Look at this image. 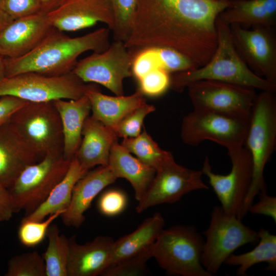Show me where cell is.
Masks as SVG:
<instances>
[{
  "label": "cell",
  "mask_w": 276,
  "mask_h": 276,
  "mask_svg": "<svg viewBox=\"0 0 276 276\" xmlns=\"http://www.w3.org/2000/svg\"><path fill=\"white\" fill-rule=\"evenodd\" d=\"M231 0H137L129 50L168 48L198 67L211 59L217 44L216 21Z\"/></svg>",
  "instance_id": "cell-1"
},
{
  "label": "cell",
  "mask_w": 276,
  "mask_h": 276,
  "mask_svg": "<svg viewBox=\"0 0 276 276\" xmlns=\"http://www.w3.org/2000/svg\"><path fill=\"white\" fill-rule=\"evenodd\" d=\"M110 30L100 28L84 35L71 37L55 28L33 51L17 58L5 59L6 77L26 72L58 76L72 72L78 57L88 51L107 50Z\"/></svg>",
  "instance_id": "cell-2"
},
{
  "label": "cell",
  "mask_w": 276,
  "mask_h": 276,
  "mask_svg": "<svg viewBox=\"0 0 276 276\" xmlns=\"http://www.w3.org/2000/svg\"><path fill=\"white\" fill-rule=\"evenodd\" d=\"M216 28L217 44L211 59L203 66L172 73L170 88L181 92L194 82L212 80L275 93L276 84L254 73L241 57L233 42L230 26L217 17Z\"/></svg>",
  "instance_id": "cell-3"
},
{
  "label": "cell",
  "mask_w": 276,
  "mask_h": 276,
  "mask_svg": "<svg viewBox=\"0 0 276 276\" xmlns=\"http://www.w3.org/2000/svg\"><path fill=\"white\" fill-rule=\"evenodd\" d=\"M250 153L252 178L240 214L242 219L256 196L267 192L264 170L276 146V97L274 92L262 91L257 95L251 107L244 145Z\"/></svg>",
  "instance_id": "cell-4"
},
{
  "label": "cell",
  "mask_w": 276,
  "mask_h": 276,
  "mask_svg": "<svg viewBox=\"0 0 276 276\" xmlns=\"http://www.w3.org/2000/svg\"><path fill=\"white\" fill-rule=\"evenodd\" d=\"M204 243L196 227L176 225L163 228L150 250L168 275L212 276L201 263Z\"/></svg>",
  "instance_id": "cell-5"
},
{
  "label": "cell",
  "mask_w": 276,
  "mask_h": 276,
  "mask_svg": "<svg viewBox=\"0 0 276 276\" xmlns=\"http://www.w3.org/2000/svg\"><path fill=\"white\" fill-rule=\"evenodd\" d=\"M9 121L40 160L48 155H63L62 123L53 101L28 102Z\"/></svg>",
  "instance_id": "cell-6"
},
{
  "label": "cell",
  "mask_w": 276,
  "mask_h": 276,
  "mask_svg": "<svg viewBox=\"0 0 276 276\" xmlns=\"http://www.w3.org/2000/svg\"><path fill=\"white\" fill-rule=\"evenodd\" d=\"M249 122L250 115L194 108L183 118L181 138L191 146L209 140L233 150L244 146Z\"/></svg>",
  "instance_id": "cell-7"
},
{
  "label": "cell",
  "mask_w": 276,
  "mask_h": 276,
  "mask_svg": "<svg viewBox=\"0 0 276 276\" xmlns=\"http://www.w3.org/2000/svg\"><path fill=\"white\" fill-rule=\"evenodd\" d=\"M71 162L63 155H48L27 167L8 188L14 213L27 216L36 210L65 176Z\"/></svg>",
  "instance_id": "cell-8"
},
{
  "label": "cell",
  "mask_w": 276,
  "mask_h": 276,
  "mask_svg": "<svg viewBox=\"0 0 276 276\" xmlns=\"http://www.w3.org/2000/svg\"><path fill=\"white\" fill-rule=\"evenodd\" d=\"M203 234L206 241L201 263L212 275L237 248L259 240L258 232L244 225L235 215L226 213L221 206L213 209L210 225Z\"/></svg>",
  "instance_id": "cell-9"
},
{
  "label": "cell",
  "mask_w": 276,
  "mask_h": 276,
  "mask_svg": "<svg viewBox=\"0 0 276 276\" xmlns=\"http://www.w3.org/2000/svg\"><path fill=\"white\" fill-rule=\"evenodd\" d=\"M87 84L73 72L58 76L26 72L5 77L0 96H15L29 102L76 100L85 95Z\"/></svg>",
  "instance_id": "cell-10"
},
{
  "label": "cell",
  "mask_w": 276,
  "mask_h": 276,
  "mask_svg": "<svg viewBox=\"0 0 276 276\" xmlns=\"http://www.w3.org/2000/svg\"><path fill=\"white\" fill-rule=\"evenodd\" d=\"M228 155L232 162L231 171L228 174L215 173L208 156L205 157L201 171L203 175L208 177L223 210L241 219L242 206L252 178V160L249 152L244 146L228 151Z\"/></svg>",
  "instance_id": "cell-11"
},
{
  "label": "cell",
  "mask_w": 276,
  "mask_h": 276,
  "mask_svg": "<svg viewBox=\"0 0 276 276\" xmlns=\"http://www.w3.org/2000/svg\"><path fill=\"white\" fill-rule=\"evenodd\" d=\"M132 56L125 42L114 40L105 51L77 61L72 72L84 83L100 84L116 96L124 95L123 81L132 75Z\"/></svg>",
  "instance_id": "cell-12"
},
{
  "label": "cell",
  "mask_w": 276,
  "mask_h": 276,
  "mask_svg": "<svg viewBox=\"0 0 276 276\" xmlns=\"http://www.w3.org/2000/svg\"><path fill=\"white\" fill-rule=\"evenodd\" d=\"M201 170L190 169L177 164L173 155L156 170L147 191L136 208L141 213L149 208L173 203L193 191L208 190Z\"/></svg>",
  "instance_id": "cell-13"
},
{
  "label": "cell",
  "mask_w": 276,
  "mask_h": 276,
  "mask_svg": "<svg viewBox=\"0 0 276 276\" xmlns=\"http://www.w3.org/2000/svg\"><path fill=\"white\" fill-rule=\"evenodd\" d=\"M229 26L234 45L249 68L276 84L275 27L258 26L248 29L238 24Z\"/></svg>",
  "instance_id": "cell-14"
},
{
  "label": "cell",
  "mask_w": 276,
  "mask_h": 276,
  "mask_svg": "<svg viewBox=\"0 0 276 276\" xmlns=\"http://www.w3.org/2000/svg\"><path fill=\"white\" fill-rule=\"evenodd\" d=\"M187 88L194 109L235 115L249 116L257 96L254 88L212 80H198Z\"/></svg>",
  "instance_id": "cell-15"
},
{
  "label": "cell",
  "mask_w": 276,
  "mask_h": 276,
  "mask_svg": "<svg viewBox=\"0 0 276 276\" xmlns=\"http://www.w3.org/2000/svg\"><path fill=\"white\" fill-rule=\"evenodd\" d=\"M47 15L52 26L62 32L76 31L99 22L112 31L114 25L111 0H63Z\"/></svg>",
  "instance_id": "cell-16"
},
{
  "label": "cell",
  "mask_w": 276,
  "mask_h": 276,
  "mask_svg": "<svg viewBox=\"0 0 276 276\" xmlns=\"http://www.w3.org/2000/svg\"><path fill=\"white\" fill-rule=\"evenodd\" d=\"M53 28L47 14L38 12L14 19L0 33V54L22 57L35 49Z\"/></svg>",
  "instance_id": "cell-17"
},
{
  "label": "cell",
  "mask_w": 276,
  "mask_h": 276,
  "mask_svg": "<svg viewBox=\"0 0 276 276\" xmlns=\"http://www.w3.org/2000/svg\"><path fill=\"white\" fill-rule=\"evenodd\" d=\"M117 179L108 165L88 171L74 186L70 204L60 215L63 223L67 226L80 227L85 219L84 214L94 199Z\"/></svg>",
  "instance_id": "cell-18"
},
{
  "label": "cell",
  "mask_w": 276,
  "mask_h": 276,
  "mask_svg": "<svg viewBox=\"0 0 276 276\" xmlns=\"http://www.w3.org/2000/svg\"><path fill=\"white\" fill-rule=\"evenodd\" d=\"M40 161L10 121L0 125V182L7 189L28 166Z\"/></svg>",
  "instance_id": "cell-19"
},
{
  "label": "cell",
  "mask_w": 276,
  "mask_h": 276,
  "mask_svg": "<svg viewBox=\"0 0 276 276\" xmlns=\"http://www.w3.org/2000/svg\"><path fill=\"white\" fill-rule=\"evenodd\" d=\"M69 240L67 276L101 275L109 267L114 242L112 238L97 236L83 244H78L75 236Z\"/></svg>",
  "instance_id": "cell-20"
},
{
  "label": "cell",
  "mask_w": 276,
  "mask_h": 276,
  "mask_svg": "<svg viewBox=\"0 0 276 276\" xmlns=\"http://www.w3.org/2000/svg\"><path fill=\"white\" fill-rule=\"evenodd\" d=\"M118 139L112 128L89 116L84 123L81 141L74 158L86 172L96 166H107L110 149Z\"/></svg>",
  "instance_id": "cell-21"
},
{
  "label": "cell",
  "mask_w": 276,
  "mask_h": 276,
  "mask_svg": "<svg viewBox=\"0 0 276 276\" xmlns=\"http://www.w3.org/2000/svg\"><path fill=\"white\" fill-rule=\"evenodd\" d=\"M85 95L90 101L91 116L112 129L130 112L146 103L139 89L130 96L113 97L102 94L97 85L90 84H87Z\"/></svg>",
  "instance_id": "cell-22"
},
{
  "label": "cell",
  "mask_w": 276,
  "mask_h": 276,
  "mask_svg": "<svg viewBox=\"0 0 276 276\" xmlns=\"http://www.w3.org/2000/svg\"><path fill=\"white\" fill-rule=\"evenodd\" d=\"M53 102L62 123L64 136L63 156L71 162L81 141L84 123L91 111L90 101L84 95L76 100L60 99Z\"/></svg>",
  "instance_id": "cell-23"
},
{
  "label": "cell",
  "mask_w": 276,
  "mask_h": 276,
  "mask_svg": "<svg viewBox=\"0 0 276 276\" xmlns=\"http://www.w3.org/2000/svg\"><path fill=\"white\" fill-rule=\"evenodd\" d=\"M108 165L117 178H124L129 181L138 201L144 197L156 173L154 168L132 156L118 141L110 149Z\"/></svg>",
  "instance_id": "cell-24"
},
{
  "label": "cell",
  "mask_w": 276,
  "mask_h": 276,
  "mask_svg": "<svg viewBox=\"0 0 276 276\" xmlns=\"http://www.w3.org/2000/svg\"><path fill=\"white\" fill-rule=\"evenodd\" d=\"M218 18L248 29L258 26L275 27L276 0H231L230 6Z\"/></svg>",
  "instance_id": "cell-25"
},
{
  "label": "cell",
  "mask_w": 276,
  "mask_h": 276,
  "mask_svg": "<svg viewBox=\"0 0 276 276\" xmlns=\"http://www.w3.org/2000/svg\"><path fill=\"white\" fill-rule=\"evenodd\" d=\"M165 221L158 212L146 219L134 232L115 241L109 267L149 247L163 229Z\"/></svg>",
  "instance_id": "cell-26"
},
{
  "label": "cell",
  "mask_w": 276,
  "mask_h": 276,
  "mask_svg": "<svg viewBox=\"0 0 276 276\" xmlns=\"http://www.w3.org/2000/svg\"><path fill=\"white\" fill-rule=\"evenodd\" d=\"M86 173L74 158L63 178L53 189L46 199L33 212L25 216L22 220L41 221L51 214L65 210L70 204L75 185Z\"/></svg>",
  "instance_id": "cell-27"
},
{
  "label": "cell",
  "mask_w": 276,
  "mask_h": 276,
  "mask_svg": "<svg viewBox=\"0 0 276 276\" xmlns=\"http://www.w3.org/2000/svg\"><path fill=\"white\" fill-rule=\"evenodd\" d=\"M258 244L250 251L240 255L231 254L224 263L229 266H238L236 274L247 275V270L256 264L267 262L266 269L276 270V236L268 230L261 228L258 232Z\"/></svg>",
  "instance_id": "cell-28"
},
{
  "label": "cell",
  "mask_w": 276,
  "mask_h": 276,
  "mask_svg": "<svg viewBox=\"0 0 276 276\" xmlns=\"http://www.w3.org/2000/svg\"><path fill=\"white\" fill-rule=\"evenodd\" d=\"M47 236L48 245L42 254L45 264L46 276H67V267L70 255V240L60 234L56 224H51Z\"/></svg>",
  "instance_id": "cell-29"
},
{
  "label": "cell",
  "mask_w": 276,
  "mask_h": 276,
  "mask_svg": "<svg viewBox=\"0 0 276 276\" xmlns=\"http://www.w3.org/2000/svg\"><path fill=\"white\" fill-rule=\"evenodd\" d=\"M121 145L155 170L172 155L171 152L161 149L146 130L135 137L124 138Z\"/></svg>",
  "instance_id": "cell-30"
},
{
  "label": "cell",
  "mask_w": 276,
  "mask_h": 276,
  "mask_svg": "<svg viewBox=\"0 0 276 276\" xmlns=\"http://www.w3.org/2000/svg\"><path fill=\"white\" fill-rule=\"evenodd\" d=\"M5 276H46L42 255L36 251L17 255L8 262Z\"/></svg>",
  "instance_id": "cell-31"
},
{
  "label": "cell",
  "mask_w": 276,
  "mask_h": 276,
  "mask_svg": "<svg viewBox=\"0 0 276 276\" xmlns=\"http://www.w3.org/2000/svg\"><path fill=\"white\" fill-rule=\"evenodd\" d=\"M114 16L112 30L114 40L125 42L132 28L137 0H111Z\"/></svg>",
  "instance_id": "cell-32"
},
{
  "label": "cell",
  "mask_w": 276,
  "mask_h": 276,
  "mask_svg": "<svg viewBox=\"0 0 276 276\" xmlns=\"http://www.w3.org/2000/svg\"><path fill=\"white\" fill-rule=\"evenodd\" d=\"M65 210L51 214L46 220H21L17 232L20 242L28 247H35L41 243L47 236L48 228L52 223Z\"/></svg>",
  "instance_id": "cell-33"
},
{
  "label": "cell",
  "mask_w": 276,
  "mask_h": 276,
  "mask_svg": "<svg viewBox=\"0 0 276 276\" xmlns=\"http://www.w3.org/2000/svg\"><path fill=\"white\" fill-rule=\"evenodd\" d=\"M151 258L149 246L139 253L108 267L101 275H143L147 272L146 263Z\"/></svg>",
  "instance_id": "cell-34"
},
{
  "label": "cell",
  "mask_w": 276,
  "mask_h": 276,
  "mask_svg": "<svg viewBox=\"0 0 276 276\" xmlns=\"http://www.w3.org/2000/svg\"><path fill=\"white\" fill-rule=\"evenodd\" d=\"M155 110L153 105L146 103L126 116L112 130L118 137H135L141 133L145 117Z\"/></svg>",
  "instance_id": "cell-35"
},
{
  "label": "cell",
  "mask_w": 276,
  "mask_h": 276,
  "mask_svg": "<svg viewBox=\"0 0 276 276\" xmlns=\"http://www.w3.org/2000/svg\"><path fill=\"white\" fill-rule=\"evenodd\" d=\"M154 48L160 67L170 74L199 67L191 59L176 50L168 48Z\"/></svg>",
  "instance_id": "cell-36"
},
{
  "label": "cell",
  "mask_w": 276,
  "mask_h": 276,
  "mask_svg": "<svg viewBox=\"0 0 276 276\" xmlns=\"http://www.w3.org/2000/svg\"><path fill=\"white\" fill-rule=\"evenodd\" d=\"M170 73L162 68H155L138 81L139 89L144 95L158 96L170 88Z\"/></svg>",
  "instance_id": "cell-37"
},
{
  "label": "cell",
  "mask_w": 276,
  "mask_h": 276,
  "mask_svg": "<svg viewBox=\"0 0 276 276\" xmlns=\"http://www.w3.org/2000/svg\"><path fill=\"white\" fill-rule=\"evenodd\" d=\"M125 194L118 190H110L103 193L98 202L100 212L107 216H114L122 212L127 205Z\"/></svg>",
  "instance_id": "cell-38"
},
{
  "label": "cell",
  "mask_w": 276,
  "mask_h": 276,
  "mask_svg": "<svg viewBox=\"0 0 276 276\" xmlns=\"http://www.w3.org/2000/svg\"><path fill=\"white\" fill-rule=\"evenodd\" d=\"M0 7L13 19L39 12L38 0H0Z\"/></svg>",
  "instance_id": "cell-39"
},
{
  "label": "cell",
  "mask_w": 276,
  "mask_h": 276,
  "mask_svg": "<svg viewBox=\"0 0 276 276\" xmlns=\"http://www.w3.org/2000/svg\"><path fill=\"white\" fill-rule=\"evenodd\" d=\"M259 194V200L249 206L248 212L270 217L275 222L276 197L267 195V192L260 193Z\"/></svg>",
  "instance_id": "cell-40"
},
{
  "label": "cell",
  "mask_w": 276,
  "mask_h": 276,
  "mask_svg": "<svg viewBox=\"0 0 276 276\" xmlns=\"http://www.w3.org/2000/svg\"><path fill=\"white\" fill-rule=\"evenodd\" d=\"M28 102L15 96H0V125L8 122L13 114Z\"/></svg>",
  "instance_id": "cell-41"
},
{
  "label": "cell",
  "mask_w": 276,
  "mask_h": 276,
  "mask_svg": "<svg viewBox=\"0 0 276 276\" xmlns=\"http://www.w3.org/2000/svg\"><path fill=\"white\" fill-rule=\"evenodd\" d=\"M14 213L9 190L0 182V222L9 220Z\"/></svg>",
  "instance_id": "cell-42"
},
{
  "label": "cell",
  "mask_w": 276,
  "mask_h": 276,
  "mask_svg": "<svg viewBox=\"0 0 276 276\" xmlns=\"http://www.w3.org/2000/svg\"><path fill=\"white\" fill-rule=\"evenodd\" d=\"M63 0H38L39 12L48 14L57 8Z\"/></svg>",
  "instance_id": "cell-43"
},
{
  "label": "cell",
  "mask_w": 276,
  "mask_h": 276,
  "mask_svg": "<svg viewBox=\"0 0 276 276\" xmlns=\"http://www.w3.org/2000/svg\"><path fill=\"white\" fill-rule=\"evenodd\" d=\"M13 19L0 7V33Z\"/></svg>",
  "instance_id": "cell-44"
},
{
  "label": "cell",
  "mask_w": 276,
  "mask_h": 276,
  "mask_svg": "<svg viewBox=\"0 0 276 276\" xmlns=\"http://www.w3.org/2000/svg\"><path fill=\"white\" fill-rule=\"evenodd\" d=\"M6 77L5 59L0 54V83Z\"/></svg>",
  "instance_id": "cell-45"
}]
</instances>
